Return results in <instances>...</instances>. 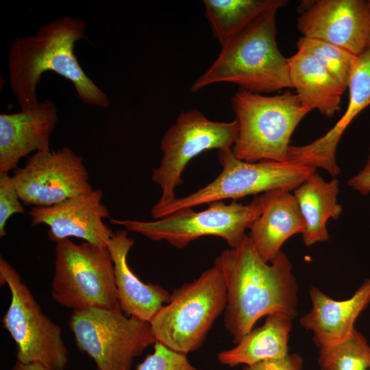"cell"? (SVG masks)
Instances as JSON below:
<instances>
[{
  "label": "cell",
  "mask_w": 370,
  "mask_h": 370,
  "mask_svg": "<svg viewBox=\"0 0 370 370\" xmlns=\"http://www.w3.org/2000/svg\"><path fill=\"white\" fill-rule=\"evenodd\" d=\"M136 370H201L192 365L186 355L156 342L153 352L136 366Z\"/></svg>",
  "instance_id": "cell-26"
},
{
  "label": "cell",
  "mask_w": 370,
  "mask_h": 370,
  "mask_svg": "<svg viewBox=\"0 0 370 370\" xmlns=\"http://www.w3.org/2000/svg\"><path fill=\"white\" fill-rule=\"evenodd\" d=\"M262 207L259 195L247 205L236 200L230 204L219 201L199 212L182 210L152 221L110 219V222L150 240L166 241L178 249L206 236H219L234 248L247 236L245 231L260 216Z\"/></svg>",
  "instance_id": "cell-8"
},
{
  "label": "cell",
  "mask_w": 370,
  "mask_h": 370,
  "mask_svg": "<svg viewBox=\"0 0 370 370\" xmlns=\"http://www.w3.org/2000/svg\"><path fill=\"white\" fill-rule=\"evenodd\" d=\"M12 180L8 173H0V237L5 236V225L15 214L25 212Z\"/></svg>",
  "instance_id": "cell-27"
},
{
  "label": "cell",
  "mask_w": 370,
  "mask_h": 370,
  "mask_svg": "<svg viewBox=\"0 0 370 370\" xmlns=\"http://www.w3.org/2000/svg\"><path fill=\"white\" fill-rule=\"evenodd\" d=\"M309 295L311 309L299 323L312 332V340L320 349L345 341L356 330L357 318L370 301V278L347 299H334L314 286Z\"/></svg>",
  "instance_id": "cell-17"
},
{
  "label": "cell",
  "mask_w": 370,
  "mask_h": 370,
  "mask_svg": "<svg viewBox=\"0 0 370 370\" xmlns=\"http://www.w3.org/2000/svg\"><path fill=\"white\" fill-rule=\"evenodd\" d=\"M369 370H370V369Z\"/></svg>",
  "instance_id": "cell-31"
},
{
  "label": "cell",
  "mask_w": 370,
  "mask_h": 370,
  "mask_svg": "<svg viewBox=\"0 0 370 370\" xmlns=\"http://www.w3.org/2000/svg\"><path fill=\"white\" fill-rule=\"evenodd\" d=\"M267 10L234 36L211 66L193 83L197 92L218 83L236 84L258 94L292 88L288 58L276 42L275 14Z\"/></svg>",
  "instance_id": "cell-3"
},
{
  "label": "cell",
  "mask_w": 370,
  "mask_h": 370,
  "mask_svg": "<svg viewBox=\"0 0 370 370\" xmlns=\"http://www.w3.org/2000/svg\"><path fill=\"white\" fill-rule=\"evenodd\" d=\"M226 288L225 325L237 343L262 317L297 315L298 284L288 256L281 251L271 262L257 253L248 236L214 260Z\"/></svg>",
  "instance_id": "cell-1"
},
{
  "label": "cell",
  "mask_w": 370,
  "mask_h": 370,
  "mask_svg": "<svg viewBox=\"0 0 370 370\" xmlns=\"http://www.w3.org/2000/svg\"><path fill=\"white\" fill-rule=\"evenodd\" d=\"M302 5L297 24L303 36L333 44L356 57L370 49V1L316 0Z\"/></svg>",
  "instance_id": "cell-13"
},
{
  "label": "cell",
  "mask_w": 370,
  "mask_h": 370,
  "mask_svg": "<svg viewBox=\"0 0 370 370\" xmlns=\"http://www.w3.org/2000/svg\"><path fill=\"white\" fill-rule=\"evenodd\" d=\"M83 160L66 146L34 153L12 176L22 203L51 206L93 190Z\"/></svg>",
  "instance_id": "cell-12"
},
{
  "label": "cell",
  "mask_w": 370,
  "mask_h": 370,
  "mask_svg": "<svg viewBox=\"0 0 370 370\" xmlns=\"http://www.w3.org/2000/svg\"><path fill=\"white\" fill-rule=\"evenodd\" d=\"M69 325L78 349L98 370H130L134 360L157 342L149 322L121 310L73 311Z\"/></svg>",
  "instance_id": "cell-10"
},
{
  "label": "cell",
  "mask_w": 370,
  "mask_h": 370,
  "mask_svg": "<svg viewBox=\"0 0 370 370\" xmlns=\"http://www.w3.org/2000/svg\"><path fill=\"white\" fill-rule=\"evenodd\" d=\"M348 185L362 195L370 193V148L363 168L348 181Z\"/></svg>",
  "instance_id": "cell-29"
},
{
  "label": "cell",
  "mask_w": 370,
  "mask_h": 370,
  "mask_svg": "<svg viewBox=\"0 0 370 370\" xmlns=\"http://www.w3.org/2000/svg\"><path fill=\"white\" fill-rule=\"evenodd\" d=\"M288 60L292 88L304 106L328 118L340 111L345 90L327 70L301 49Z\"/></svg>",
  "instance_id": "cell-20"
},
{
  "label": "cell",
  "mask_w": 370,
  "mask_h": 370,
  "mask_svg": "<svg viewBox=\"0 0 370 370\" xmlns=\"http://www.w3.org/2000/svg\"><path fill=\"white\" fill-rule=\"evenodd\" d=\"M226 303L225 282L214 265L175 288L149 323L158 342L186 355L202 345Z\"/></svg>",
  "instance_id": "cell-5"
},
{
  "label": "cell",
  "mask_w": 370,
  "mask_h": 370,
  "mask_svg": "<svg viewBox=\"0 0 370 370\" xmlns=\"http://www.w3.org/2000/svg\"><path fill=\"white\" fill-rule=\"evenodd\" d=\"M338 185L337 179L326 182L315 171L294 189L305 222L302 236L306 245L328 240L327 223L330 219H338L343 210L337 203Z\"/></svg>",
  "instance_id": "cell-21"
},
{
  "label": "cell",
  "mask_w": 370,
  "mask_h": 370,
  "mask_svg": "<svg viewBox=\"0 0 370 370\" xmlns=\"http://www.w3.org/2000/svg\"><path fill=\"white\" fill-rule=\"evenodd\" d=\"M55 102L45 99L30 109L0 115V173L16 170L31 152L50 149L58 121Z\"/></svg>",
  "instance_id": "cell-16"
},
{
  "label": "cell",
  "mask_w": 370,
  "mask_h": 370,
  "mask_svg": "<svg viewBox=\"0 0 370 370\" xmlns=\"http://www.w3.org/2000/svg\"><path fill=\"white\" fill-rule=\"evenodd\" d=\"M55 250L51 294L56 303L73 311L121 310L108 247L66 238L57 242Z\"/></svg>",
  "instance_id": "cell-6"
},
{
  "label": "cell",
  "mask_w": 370,
  "mask_h": 370,
  "mask_svg": "<svg viewBox=\"0 0 370 370\" xmlns=\"http://www.w3.org/2000/svg\"><path fill=\"white\" fill-rule=\"evenodd\" d=\"M303 360L297 354H288L279 358L261 361L245 366L243 370H302Z\"/></svg>",
  "instance_id": "cell-28"
},
{
  "label": "cell",
  "mask_w": 370,
  "mask_h": 370,
  "mask_svg": "<svg viewBox=\"0 0 370 370\" xmlns=\"http://www.w3.org/2000/svg\"><path fill=\"white\" fill-rule=\"evenodd\" d=\"M297 49L310 54L346 90L356 56L325 41L302 36L296 43Z\"/></svg>",
  "instance_id": "cell-25"
},
{
  "label": "cell",
  "mask_w": 370,
  "mask_h": 370,
  "mask_svg": "<svg viewBox=\"0 0 370 370\" xmlns=\"http://www.w3.org/2000/svg\"><path fill=\"white\" fill-rule=\"evenodd\" d=\"M1 284H7L11 299L2 324L16 345L17 360L64 370L69 352L61 327L42 311L16 269L0 258Z\"/></svg>",
  "instance_id": "cell-9"
},
{
  "label": "cell",
  "mask_w": 370,
  "mask_h": 370,
  "mask_svg": "<svg viewBox=\"0 0 370 370\" xmlns=\"http://www.w3.org/2000/svg\"><path fill=\"white\" fill-rule=\"evenodd\" d=\"M285 0H204V15L221 47L262 12L280 9Z\"/></svg>",
  "instance_id": "cell-23"
},
{
  "label": "cell",
  "mask_w": 370,
  "mask_h": 370,
  "mask_svg": "<svg viewBox=\"0 0 370 370\" xmlns=\"http://www.w3.org/2000/svg\"><path fill=\"white\" fill-rule=\"evenodd\" d=\"M86 29L82 18L64 16L41 25L33 35L13 40L8 56V77L21 110L40 102L37 87L46 71L69 80L83 103L109 106L108 95L87 75L75 54V43L86 38Z\"/></svg>",
  "instance_id": "cell-2"
},
{
  "label": "cell",
  "mask_w": 370,
  "mask_h": 370,
  "mask_svg": "<svg viewBox=\"0 0 370 370\" xmlns=\"http://www.w3.org/2000/svg\"><path fill=\"white\" fill-rule=\"evenodd\" d=\"M318 364L321 370H369L370 345L355 330L345 341L320 349Z\"/></svg>",
  "instance_id": "cell-24"
},
{
  "label": "cell",
  "mask_w": 370,
  "mask_h": 370,
  "mask_svg": "<svg viewBox=\"0 0 370 370\" xmlns=\"http://www.w3.org/2000/svg\"><path fill=\"white\" fill-rule=\"evenodd\" d=\"M134 241L126 230H119L108 241L107 247L114 264L117 296L122 312L129 317L150 322L171 299V293L158 284L143 282L127 261Z\"/></svg>",
  "instance_id": "cell-19"
},
{
  "label": "cell",
  "mask_w": 370,
  "mask_h": 370,
  "mask_svg": "<svg viewBox=\"0 0 370 370\" xmlns=\"http://www.w3.org/2000/svg\"><path fill=\"white\" fill-rule=\"evenodd\" d=\"M238 132L235 119L214 121L193 109L182 112L166 131L160 141V164L152 171L151 180L161 189V196L153 208L164 206L175 198V188L183 182L182 175L188 163L204 151L231 149Z\"/></svg>",
  "instance_id": "cell-11"
},
{
  "label": "cell",
  "mask_w": 370,
  "mask_h": 370,
  "mask_svg": "<svg viewBox=\"0 0 370 370\" xmlns=\"http://www.w3.org/2000/svg\"><path fill=\"white\" fill-rule=\"evenodd\" d=\"M347 88V109L334 126L325 134L306 145H291L288 161L314 168H321L332 176L340 174L336 150L343 134L352 121L370 106V49L357 56Z\"/></svg>",
  "instance_id": "cell-15"
},
{
  "label": "cell",
  "mask_w": 370,
  "mask_h": 370,
  "mask_svg": "<svg viewBox=\"0 0 370 370\" xmlns=\"http://www.w3.org/2000/svg\"><path fill=\"white\" fill-rule=\"evenodd\" d=\"M102 199V190L93 189L51 206H33L29 211L32 225H47L49 238L56 243L76 237L107 247L114 233L103 222L109 211Z\"/></svg>",
  "instance_id": "cell-14"
},
{
  "label": "cell",
  "mask_w": 370,
  "mask_h": 370,
  "mask_svg": "<svg viewBox=\"0 0 370 370\" xmlns=\"http://www.w3.org/2000/svg\"><path fill=\"white\" fill-rule=\"evenodd\" d=\"M292 319L283 315L266 317L261 326L252 329L234 347L217 355L219 362L229 367L250 366L288 354Z\"/></svg>",
  "instance_id": "cell-22"
},
{
  "label": "cell",
  "mask_w": 370,
  "mask_h": 370,
  "mask_svg": "<svg viewBox=\"0 0 370 370\" xmlns=\"http://www.w3.org/2000/svg\"><path fill=\"white\" fill-rule=\"evenodd\" d=\"M262 207L247 235L253 247L266 262H271L292 236L305 230L297 201L289 190L275 189L261 194Z\"/></svg>",
  "instance_id": "cell-18"
},
{
  "label": "cell",
  "mask_w": 370,
  "mask_h": 370,
  "mask_svg": "<svg viewBox=\"0 0 370 370\" xmlns=\"http://www.w3.org/2000/svg\"><path fill=\"white\" fill-rule=\"evenodd\" d=\"M11 370H51L45 366L38 363H22L16 361Z\"/></svg>",
  "instance_id": "cell-30"
},
{
  "label": "cell",
  "mask_w": 370,
  "mask_h": 370,
  "mask_svg": "<svg viewBox=\"0 0 370 370\" xmlns=\"http://www.w3.org/2000/svg\"><path fill=\"white\" fill-rule=\"evenodd\" d=\"M222 170L210 183L183 197H176L151 214L159 219L199 205L236 199L275 190H291L302 184L316 169L292 162H246L237 158L232 149L218 151Z\"/></svg>",
  "instance_id": "cell-7"
},
{
  "label": "cell",
  "mask_w": 370,
  "mask_h": 370,
  "mask_svg": "<svg viewBox=\"0 0 370 370\" xmlns=\"http://www.w3.org/2000/svg\"><path fill=\"white\" fill-rule=\"evenodd\" d=\"M238 124L232 148L234 155L246 162H288L291 137L311 110L295 93L286 90L266 96L241 89L231 100Z\"/></svg>",
  "instance_id": "cell-4"
}]
</instances>
